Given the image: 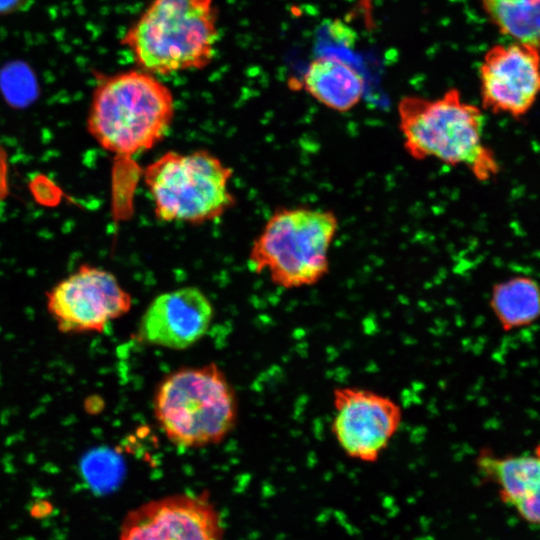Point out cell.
Here are the masks:
<instances>
[{"mask_svg":"<svg viewBox=\"0 0 540 540\" xmlns=\"http://www.w3.org/2000/svg\"><path fill=\"white\" fill-rule=\"evenodd\" d=\"M174 114L168 86L151 73L129 70L99 81L86 125L104 150L130 156L157 145L168 133Z\"/></svg>","mask_w":540,"mask_h":540,"instance_id":"1","label":"cell"},{"mask_svg":"<svg viewBox=\"0 0 540 540\" xmlns=\"http://www.w3.org/2000/svg\"><path fill=\"white\" fill-rule=\"evenodd\" d=\"M398 116L404 149L412 158L462 165L479 181L499 172L494 152L483 141L482 111L465 102L457 89L436 99L405 96Z\"/></svg>","mask_w":540,"mask_h":540,"instance_id":"2","label":"cell"},{"mask_svg":"<svg viewBox=\"0 0 540 540\" xmlns=\"http://www.w3.org/2000/svg\"><path fill=\"white\" fill-rule=\"evenodd\" d=\"M213 0H153L121 43L151 74L169 75L207 67L219 39Z\"/></svg>","mask_w":540,"mask_h":540,"instance_id":"3","label":"cell"},{"mask_svg":"<svg viewBox=\"0 0 540 540\" xmlns=\"http://www.w3.org/2000/svg\"><path fill=\"white\" fill-rule=\"evenodd\" d=\"M153 411L172 444L200 448L218 444L232 432L238 401L224 371L209 363L166 375L157 385Z\"/></svg>","mask_w":540,"mask_h":540,"instance_id":"4","label":"cell"},{"mask_svg":"<svg viewBox=\"0 0 540 540\" xmlns=\"http://www.w3.org/2000/svg\"><path fill=\"white\" fill-rule=\"evenodd\" d=\"M338 230L330 210L283 208L268 219L254 239L248 263L256 273L292 289L318 283L329 271V249Z\"/></svg>","mask_w":540,"mask_h":540,"instance_id":"5","label":"cell"},{"mask_svg":"<svg viewBox=\"0 0 540 540\" xmlns=\"http://www.w3.org/2000/svg\"><path fill=\"white\" fill-rule=\"evenodd\" d=\"M232 169L206 150L167 151L144 171L156 217L200 224L222 216L235 203Z\"/></svg>","mask_w":540,"mask_h":540,"instance_id":"6","label":"cell"},{"mask_svg":"<svg viewBox=\"0 0 540 540\" xmlns=\"http://www.w3.org/2000/svg\"><path fill=\"white\" fill-rule=\"evenodd\" d=\"M131 306V295L116 276L89 264H81L46 292L47 311L64 334L102 333Z\"/></svg>","mask_w":540,"mask_h":540,"instance_id":"7","label":"cell"},{"mask_svg":"<svg viewBox=\"0 0 540 540\" xmlns=\"http://www.w3.org/2000/svg\"><path fill=\"white\" fill-rule=\"evenodd\" d=\"M333 408L331 432L338 446L347 457L364 463L380 458L403 419L394 399L358 386L334 388Z\"/></svg>","mask_w":540,"mask_h":540,"instance_id":"8","label":"cell"},{"mask_svg":"<svg viewBox=\"0 0 540 540\" xmlns=\"http://www.w3.org/2000/svg\"><path fill=\"white\" fill-rule=\"evenodd\" d=\"M223 536L221 513L206 492H181L130 510L118 540H222Z\"/></svg>","mask_w":540,"mask_h":540,"instance_id":"9","label":"cell"},{"mask_svg":"<svg viewBox=\"0 0 540 540\" xmlns=\"http://www.w3.org/2000/svg\"><path fill=\"white\" fill-rule=\"evenodd\" d=\"M479 79L485 109L524 116L540 88L538 46L515 42L491 47L479 67Z\"/></svg>","mask_w":540,"mask_h":540,"instance_id":"10","label":"cell"},{"mask_svg":"<svg viewBox=\"0 0 540 540\" xmlns=\"http://www.w3.org/2000/svg\"><path fill=\"white\" fill-rule=\"evenodd\" d=\"M214 309L197 287H182L156 296L141 316L139 342L173 350L197 343L209 330Z\"/></svg>","mask_w":540,"mask_h":540,"instance_id":"11","label":"cell"},{"mask_svg":"<svg viewBox=\"0 0 540 540\" xmlns=\"http://www.w3.org/2000/svg\"><path fill=\"white\" fill-rule=\"evenodd\" d=\"M476 468L484 480L492 482L501 500L515 507L525 499L539 495V448L534 452L499 455L482 448L476 456Z\"/></svg>","mask_w":540,"mask_h":540,"instance_id":"12","label":"cell"},{"mask_svg":"<svg viewBox=\"0 0 540 540\" xmlns=\"http://www.w3.org/2000/svg\"><path fill=\"white\" fill-rule=\"evenodd\" d=\"M303 87L324 106L346 112L363 97L365 81L350 64L335 56L315 58L303 75Z\"/></svg>","mask_w":540,"mask_h":540,"instance_id":"13","label":"cell"},{"mask_svg":"<svg viewBox=\"0 0 540 540\" xmlns=\"http://www.w3.org/2000/svg\"><path fill=\"white\" fill-rule=\"evenodd\" d=\"M490 309L505 332L534 324L540 314L539 286L528 276H514L494 284Z\"/></svg>","mask_w":540,"mask_h":540,"instance_id":"14","label":"cell"},{"mask_svg":"<svg viewBox=\"0 0 540 540\" xmlns=\"http://www.w3.org/2000/svg\"><path fill=\"white\" fill-rule=\"evenodd\" d=\"M499 32L516 42L539 46L540 0H480Z\"/></svg>","mask_w":540,"mask_h":540,"instance_id":"15","label":"cell"},{"mask_svg":"<svg viewBox=\"0 0 540 540\" xmlns=\"http://www.w3.org/2000/svg\"><path fill=\"white\" fill-rule=\"evenodd\" d=\"M8 194V157L6 150L0 144V203L6 199Z\"/></svg>","mask_w":540,"mask_h":540,"instance_id":"16","label":"cell"},{"mask_svg":"<svg viewBox=\"0 0 540 540\" xmlns=\"http://www.w3.org/2000/svg\"><path fill=\"white\" fill-rule=\"evenodd\" d=\"M29 0H0V13H9L19 10L28 3Z\"/></svg>","mask_w":540,"mask_h":540,"instance_id":"17","label":"cell"}]
</instances>
